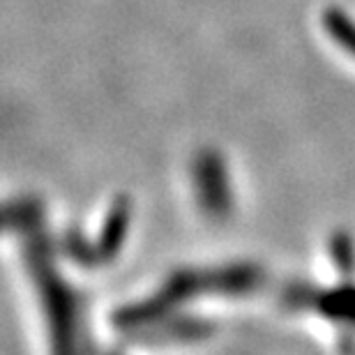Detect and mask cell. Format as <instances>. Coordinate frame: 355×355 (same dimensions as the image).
<instances>
[{"label":"cell","instance_id":"6da1fadb","mask_svg":"<svg viewBox=\"0 0 355 355\" xmlns=\"http://www.w3.org/2000/svg\"><path fill=\"white\" fill-rule=\"evenodd\" d=\"M325 19H328L325 24H328L330 33H335L337 42H342L344 46H349L351 51H355V26L349 24L339 12H330Z\"/></svg>","mask_w":355,"mask_h":355}]
</instances>
